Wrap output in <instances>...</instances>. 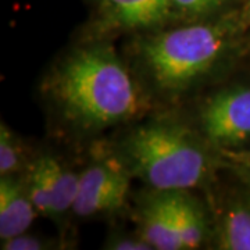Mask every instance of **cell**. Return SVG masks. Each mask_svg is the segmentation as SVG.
I'll return each instance as SVG.
<instances>
[{
	"instance_id": "obj_1",
	"label": "cell",
	"mask_w": 250,
	"mask_h": 250,
	"mask_svg": "<svg viewBox=\"0 0 250 250\" xmlns=\"http://www.w3.org/2000/svg\"><path fill=\"white\" fill-rule=\"evenodd\" d=\"M49 90L62 114L88 129L131 120L143 104L134 78L107 47L72 53L53 72Z\"/></svg>"
},
{
	"instance_id": "obj_2",
	"label": "cell",
	"mask_w": 250,
	"mask_h": 250,
	"mask_svg": "<svg viewBox=\"0 0 250 250\" xmlns=\"http://www.w3.org/2000/svg\"><path fill=\"white\" fill-rule=\"evenodd\" d=\"M125 153L135 174L159 192L199 187L210 171L207 153L192 132L172 123L139 126L125 143Z\"/></svg>"
},
{
	"instance_id": "obj_3",
	"label": "cell",
	"mask_w": 250,
	"mask_h": 250,
	"mask_svg": "<svg viewBox=\"0 0 250 250\" xmlns=\"http://www.w3.org/2000/svg\"><path fill=\"white\" fill-rule=\"evenodd\" d=\"M228 42L221 25H188L149 38L142 60L153 81L166 90H181L213 68Z\"/></svg>"
},
{
	"instance_id": "obj_4",
	"label": "cell",
	"mask_w": 250,
	"mask_h": 250,
	"mask_svg": "<svg viewBox=\"0 0 250 250\" xmlns=\"http://www.w3.org/2000/svg\"><path fill=\"white\" fill-rule=\"evenodd\" d=\"M200 124L206 136L224 147L250 139V89L223 90L202 108Z\"/></svg>"
},
{
	"instance_id": "obj_5",
	"label": "cell",
	"mask_w": 250,
	"mask_h": 250,
	"mask_svg": "<svg viewBox=\"0 0 250 250\" xmlns=\"http://www.w3.org/2000/svg\"><path fill=\"white\" fill-rule=\"evenodd\" d=\"M25 185L36 211L54 217L72 208L78 195L80 175L67 170L52 156H43L31 164Z\"/></svg>"
},
{
	"instance_id": "obj_6",
	"label": "cell",
	"mask_w": 250,
	"mask_h": 250,
	"mask_svg": "<svg viewBox=\"0 0 250 250\" xmlns=\"http://www.w3.org/2000/svg\"><path fill=\"white\" fill-rule=\"evenodd\" d=\"M129 190L124 171L107 164H96L80 175L78 195L72 211L80 217L116 211L123 207Z\"/></svg>"
},
{
	"instance_id": "obj_7",
	"label": "cell",
	"mask_w": 250,
	"mask_h": 250,
	"mask_svg": "<svg viewBox=\"0 0 250 250\" xmlns=\"http://www.w3.org/2000/svg\"><path fill=\"white\" fill-rule=\"evenodd\" d=\"M172 7V0H103V21L120 29L150 28L168 17Z\"/></svg>"
},
{
	"instance_id": "obj_8",
	"label": "cell",
	"mask_w": 250,
	"mask_h": 250,
	"mask_svg": "<svg viewBox=\"0 0 250 250\" xmlns=\"http://www.w3.org/2000/svg\"><path fill=\"white\" fill-rule=\"evenodd\" d=\"M27 185L13 175L0 179V238L10 239L27 232L36 215Z\"/></svg>"
},
{
	"instance_id": "obj_9",
	"label": "cell",
	"mask_w": 250,
	"mask_h": 250,
	"mask_svg": "<svg viewBox=\"0 0 250 250\" xmlns=\"http://www.w3.org/2000/svg\"><path fill=\"white\" fill-rule=\"evenodd\" d=\"M139 236L153 249L181 250L182 242L174 223L170 192H160L147 202L141 214Z\"/></svg>"
},
{
	"instance_id": "obj_10",
	"label": "cell",
	"mask_w": 250,
	"mask_h": 250,
	"mask_svg": "<svg viewBox=\"0 0 250 250\" xmlns=\"http://www.w3.org/2000/svg\"><path fill=\"white\" fill-rule=\"evenodd\" d=\"M174 223L184 249H196L206 236V220L202 208L185 190H168Z\"/></svg>"
},
{
	"instance_id": "obj_11",
	"label": "cell",
	"mask_w": 250,
	"mask_h": 250,
	"mask_svg": "<svg viewBox=\"0 0 250 250\" xmlns=\"http://www.w3.org/2000/svg\"><path fill=\"white\" fill-rule=\"evenodd\" d=\"M217 248L224 250H250V208H229L217 231Z\"/></svg>"
},
{
	"instance_id": "obj_12",
	"label": "cell",
	"mask_w": 250,
	"mask_h": 250,
	"mask_svg": "<svg viewBox=\"0 0 250 250\" xmlns=\"http://www.w3.org/2000/svg\"><path fill=\"white\" fill-rule=\"evenodd\" d=\"M25 152L14 132L4 123L0 125V175L10 177L22 168Z\"/></svg>"
},
{
	"instance_id": "obj_13",
	"label": "cell",
	"mask_w": 250,
	"mask_h": 250,
	"mask_svg": "<svg viewBox=\"0 0 250 250\" xmlns=\"http://www.w3.org/2000/svg\"><path fill=\"white\" fill-rule=\"evenodd\" d=\"M225 0H172V6L181 13L197 17L220 7Z\"/></svg>"
},
{
	"instance_id": "obj_14",
	"label": "cell",
	"mask_w": 250,
	"mask_h": 250,
	"mask_svg": "<svg viewBox=\"0 0 250 250\" xmlns=\"http://www.w3.org/2000/svg\"><path fill=\"white\" fill-rule=\"evenodd\" d=\"M1 249L6 250H38L43 249L42 241L36 239L34 236H28L25 233H21L17 236H13L10 239L1 241Z\"/></svg>"
},
{
	"instance_id": "obj_15",
	"label": "cell",
	"mask_w": 250,
	"mask_h": 250,
	"mask_svg": "<svg viewBox=\"0 0 250 250\" xmlns=\"http://www.w3.org/2000/svg\"><path fill=\"white\" fill-rule=\"evenodd\" d=\"M108 249L114 250H152L153 248L141 236L138 239L132 238H118L107 245Z\"/></svg>"
},
{
	"instance_id": "obj_16",
	"label": "cell",
	"mask_w": 250,
	"mask_h": 250,
	"mask_svg": "<svg viewBox=\"0 0 250 250\" xmlns=\"http://www.w3.org/2000/svg\"><path fill=\"white\" fill-rule=\"evenodd\" d=\"M241 22L245 25H250V0L246 1V6L243 9V13H242Z\"/></svg>"
}]
</instances>
